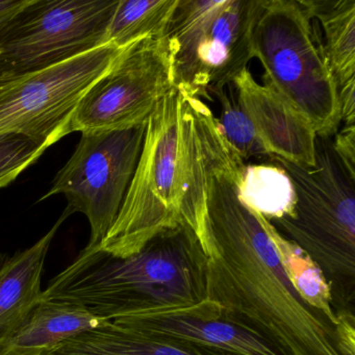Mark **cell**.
Listing matches in <instances>:
<instances>
[{
	"instance_id": "obj_1",
	"label": "cell",
	"mask_w": 355,
	"mask_h": 355,
	"mask_svg": "<svg viewBox=\"0 0 355 355\" xmlns=\"http://www.w3.org/2000/svg\"><path fill=\"white\" fill-rule=\"evenodd\" d=\"M242 172H214L207 184L205 215L195 230L207 255V299L288 355H346L338 320L295 290L265 217L241 198Z\"/></svg>"
},
{
	"instance_id": "obj_2",
	"label": "cell",
	"mask_w": 355,
	"mask_h": 355,
	"mask_svg": "<svg viewBox=\"0 0 355 355\" xmlns=\"http://www.w3.org/2000/svg\"><path fill=\"white\" fill-rule=\"evenodd\" d=\"M245 165L224 138L209 105L172 87L147 118L130 189L97 249L128 257L180 222L195 232L205 215L211 174L239 172Z\"/></svg>"
},
{
	"instance_id": "obj_3",
	"label": "cell",
	"mask_w": 355,
	"mask_h": 355,
	"mask_svg": "<svg viewBox=\"0 0 355 355\" xmlns=\"http://www.w3.org/2000/svg\"><path fill=\"white\" fill-rule=\"evenodd\" d=\"M205 299L207 255L184 221L166 228L130 257L83 249L41 297L80 305L107 321L192 306Z\"/></svg>"
},
{
	"instance_id": "obj_4",
	"label": "cell",
	"mask_w": 355,
	"mask_h": 355,
	"mask_svg": "<svg viewBox=\"0 0 355 355\" xmlns=\"http://www.w3.org/2000/svg\"><path fill=\"white\" fill-rule=\"evenodd\" d=\"M315 165L271 155L296 194L292 216L271 224L302 249L329 286L336 315H355V168L334 149L332 137H317Z\"/></svg>"
},
{
	"instance_id": "obj_5",
	"label": "cell",
	"mask_w": 355,
	"mask_h": 355,
	"mask_svg": "<svg viewBox=\"0 0 355 355\" xmlns=\"http://www.w3.org/2000/svg\"><path fill=\"white\" fill-rule=\"evenodd\" d=\"M252 49L266 86L306 118L317 136L334 137L342 123L338 87L300 0H259Z\"/></svg>"
},
{
	"instance_id": "obj_6",
	"label": "cell",
	"mask_w": 355,
	"mask_h": 355,
	"mask_svg": "<svg viewBox=\"0 0 355 355\" xmlns=\"http://www.w3.org/2000/svg\"><path fill=\"white\" fill-rule=\"evenodd\" d=\"M259 0H178L164 33L173 87L195 98L232 84L254 59Z\"/></svg>"
},
{
	"instance_id": "obj_7",
	"label": "cell",
	"mask_w": 355,
	"mask_h": 355,
	"mask_svg": "<svg viewBox=\"0 0 355 355\" xmlns=\"http://www.w3.org/2000/svg\"><path fill=\"white\" fill-rule=\"evenodd\" d=\"M119 0H31L0 38V84L105 45Z\"/></svg>"
},
{
	"instance_id": "obj_8",
	"label": "cell",
	"mask_w": 355,
	"mask_h": 355,
	"mask_svg": "<svg viewBox=\"0 0 355 355\" xmlns=\"http://www.w3.org/2000/svg\"><path fill=\"white\" fill-rule=\"evenodd\" d=\"M146 122L116 130L82 132L69 161L43 199L63 194L67 209L84 214L90 223L87 249H97L115 223L134 178Z\"/></svg>"
},
{
	"instance_id": "obj_9",
	"label": "cell",
	"mask_w": 355,
	"mask_h": 355,
	"mask_svg": "<svg viewBox=\"0 0 355 355\" xmlns=\"http://www.w3.org/2000/svg\"><path fill=\"white\" fill-rule=\"evenodd\" d=\"M125 49L103 45L46 69L1 83L0 134L26 135L47 147L69 135L70 121L80 99Z\"/></svg>"
},
{
	"instance_id": "obj_10",
	"label": "cell",
	"mask_w": 355,
	"mask_h": 355,
	"mask_svg": "<svg viewBox=\"0 0 355 355\" xmlns=\"http://www.w3.org/2000/svg\"><path fill=\"white\" fill-rule=\"evenodd\" d=\"M173 87L164 38H146L124 49L78 103L69 132L116 130L145 123Z\"/></svg>"
},
{
	"instance_id": "obj_11",
	"label": "cell",
	"mask_w": 355,
	"mask_h": 355,
	"mask_svg": "<svg viewBox=\"0 0 355 355\" xmlns=\"http://www.w3.org/2000/svg\"><path fill=\"white\" fill-rule=\"evenodd\" d=\"M167 334L234 355H288L280 347L222 315L221 305L205 299L192 306L112 320Z\"/></svg>"
},
{
	"instance_id": "obj_12",
	"label": "cell",
	"mask_w": 355,
	"mask_h": 355,
	"mask_svg": "<svg viewBox=\"0 0 355 355\" xmlns=\"http://www.w3.org/2000/svg\"><path fill=\"white\" fill-rule=\"evenodd\" d=\"M232 85L239 103L270 157L309 167L315 165L318 136L306 118L269 87L259 84L248 68Z\"/></svg>"
},
{
	"instance_id": "obj_13",
	"label": "cell",
	"mask_w": 355,
	"mask_h": 355,
	"mask_svg": "<svg viewBox=\"0 0 355 355\" xmlns=\"http://www.w3.org/2000/svg\"><path fill=\"white\" fill-rule=\"evenodd\" d=\"M42 355H234L115 321L64 340Z\"/></svg>"
},
{
	"instance_id": "obj_14",
	"label": "cell",
	"mask_w": 355,
	"mask_h": 355,
	"mask_svg": "<svg viewBox=\"0 0 355 355\" xmlns=\"http://www.w3.org/2000/svg\"><path fill=\"white\" fill-rule=\"evenodd\" d=\"M70 215L66 209L53 228L30 248L13 255L0 254V338L41 302L45 259L58 230Z\"/></svg>"
},
{
	"instance_id": "obj_15",
	"label": "cell",
	"mask_w": 355,
	"mask_h": 355,
	"mask_svg": "<svg viewBox=\"0 0 355 355\" xmlns=\"http://www.w3.org/2000/svg\"><path fill=\"white\" fill-rule=\"evenodd\" d=\"M105 321L80 305L42 300L17 327L0 338V352L42 355Z\"/></svg>"
},
{
	"instance_id": "obj_16",
	"label": "cell",
	"mask_w": 355,
	"mask_h": 355,
	"mask_svg": "<svg viewBox=\"0 0 355 355\" xmlns=\"http://www.w3.org/2000/svg\"><path fill=\"white\" fill-rule=\"evenodd\" d=\"M321 26L323 51L338 88L355 80V0H300Z\"/></svg>"
},
{
	"instance_id": "obj_17",
	"label": "cell",
	"mask_w": 355,
	"mask_h": 355,
	"mask_svg": "<svg viewBox=\"0 0 355 355\" xmlns=\"http://www.w3.org/2000/svg\"><path fill=\"white\" fill-rule=\"evenodd\" d=\"M238 186L243 201L269 221L293 215L296 202L294 186L279 166L245 165Z\"/></svg>"
},
{
	"instance_id": "obj_18",
	"label": "cell",
	"mask_w": 355,
	"mask_h": 355,
	"mask_svg": "<svg viewBox=\"0 0 355 355\" xmlns=\"http://www.w3.org/2000/svg\"><path fill=\"white\" fill-rule=\"evenodd\" d=\"M178 0H119L105 44L125 49L146 38H163Z\"/></svg>"
},
{
	"instance_id": "obj_19",
	"label": "cell",
	"mask_w": 355,
	"mask_h": 355,
	"mask_svg": "<svg viewBox=\"0 0 355 355\" xmlns=\"http://www.w3.org/2000/svg\"><path fill=\"white\" fill-rule=\"evenodd\" d=\"M265 226L295 290L311 306L338 320L332 309L329 286L319 267L302 249L282 236L266 218Z\"/></svg>"
},
{
	"instance_id": "obj_20",
	"label": "cell",
	"mask_w": 355,
	"mask_h": 355,
	"mask_svg": "<svg viewBox=\"0 0 355 355\" xmlns=\"http://www.w3.org/2000/svg\"><path fill=\"white\" fill-rule=\"evenodd\" d=\"M232 84L230 86V92H228L227 86L211 95V98L215 97L220 105L221 114L217 119L224 138L244 162L254 157H270L248 116L239 103L236 95L232 92Z\"/></svg>"
},
{
	"instance_id": "obj_21",
	"label": "cell",
	"mask_w": 355,
	"mask_h": 355,
	"mask_svg": "<svg viewBox=\"0 0 355 355\" xmlns=\"http://www.w3.org/2000/svg\"><path fill=\"white\" fill-rule=\"evenodd\" d=\"M49 147L26 135L0 134V188L9 186Z\"/></svg>"
},
{
	"instance_id": "obj_22",
	"label": "cell",
	"mask_w": 355,
	"mask_h": 355,
	"mask_svg": "<svg viewBox=\"0 0 355 355\" xmlns=\"http://www.w3.org/2000/svg\"><path fill=\"white\" fill-rule=\"evenodd\" d=\"M336 153L355 168V125H345L332 137Z\"/></svg>"
},
{
	"instance_id": "obj_23",
	"label": "cell",
	"mask_w": 355,
	"mask_h": 355,
	"mask_svg": "<svg viewBox=\"0 0 355 355\" xmlns=\"http://www.w3.org/2000/svg\"><path fill=\"white\" fill-rule=\"evenodd\" d=\"M340 122L345 125H355V80L338 88Z\"/></svg>"
},
{
	"instance_id": "obj_24",
	"label": "cell",
	"mask_w": 355,
	"mask_h": 355,
	"mask_svg": "<svg viewBox=\"0 0 355 355\" xmlns=\"http://www.w3.org/2000/svg\"><path fill=\"white\" fill-rule=\"evenodd\" d=\"M30 3L31 0H0V38L14 18Z\"/></svg>"
},
{
	"instance_id": "obj_25",
	"label": "cell",
	"mask_w": 355,
	"mask_h": 355,
	"mask_svg": "<svg viewBox=\"0 0 355 355\" xmlns=\"http://www.w3.org/2000/svg\"><path fill=\"white\" fill-rule=\"evenodd\" d=\"M0 355H13V354H8V353H1V352H0Z\"/></svg>"
}]
</instances>
